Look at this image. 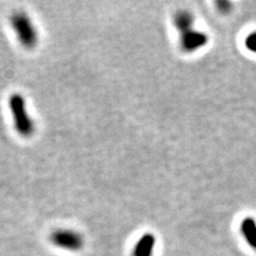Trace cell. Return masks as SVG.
Instances as JSON below:
<instances>
[{
  "label": "cell",
  "mask_w": 256,
  "mask_h": 256,
  "mask_svg": "<svg viewBox=\"0 0 256 256\" xmlns=\"http://www.w3.org/2000/svg\"><path fill=\"white\" fill-rule=\"evenodd\" d=\"M9 106L16 132L24 138H30L36 130V126L27 111L25 98L20 93H14L9 100Z\"/></svg>",
  "instance_id": "cell-1"
},
{
  "label": "cell",
  "mask_w": 256,
  "mask_h": 256,
  "mask_svg": "<svg viewBox=\"0 0 256 256\" xmlns=\"http://www.w3.org/2000/svg\"><path fill=\"white\" fill-rule=\"evenodd\" d=\"M11 24L20 43L27 50L36 48L38 34L29 16L24 12H15L11 16Z\"/></svg>",
  "instance_id": "cell-2"
},
{
  "label": "cell",
  "mask_w": 256,
  "mask_h": 256,
  "mask_svg": "<svg viewBox=\"0 0 256 256\" xmlns=\"http://www.w3.org/2000/svg\"><path fill=\"white\" fill-rule=\"evenodd\" d=\"M50 242L58 248L68 251H79L84 246V237L73 230H57L50 235Z\"/></svg>",
  "instance_id": "cell-3"
},
{
  "label": "cell",
  "mask_w": 256,
  "mask_h": 256,
  "mask_svg": "<svg viewBox=\"0 0 256 256\" xmlns=\"http://www.w3.org/2000/svg\"><path fill=\"white\" fill-rule=\"evenodd\" d=\"M207 34L203 31L191 29L180 36V48L185 52H194L208 43Z\"/></svg>",
  "instance_id": "cell-4"
},
{
  "label": "cell",
  "mask_w": 256,
  "mask_h": 256,
  "mask_svg": "<svg viewBox=\"0 0 256 256\" xmlns=\"http://www.w3.org/2000/svg\"><path fill=\"white\" fill-rule=\"evenodd\" d=\"M156 246V237L150 234H144L136 244L132 256H153V252Z\"/></svg>",
  "instance_id": "cell-5"
},
{
  "label": "cell",
  "mask_w": 256,
  "mask_h": 256,
  "mask_svg": "<svg viewBox=\"0 0 256 256\" xmlns=\"http://www.w3.org/2000/svg\"><path fill=\"white\" fill-rule=\"evenodd\" d=\"M194 15H192V13L187 10L178 11L174 16V25H175L176 29L180 32V34H185V32H187L191 29H194L192 28V26H194Z\"/></svg>",
  "instance_id": "cell-6"
},
{
  "label": "cell",
  "mask_w": 256,
  "mask_h": 256,
  "mask_svg": "<svg viewBox=\"0 0 256 256\" xmlns=\"http://www.w3.org/2000/svg\"><path fill=\"white\" fill-rule=\"evenodd\" d=\"M240 230L246 242L256 250V221L253 218H244L240 226Z\"/></svg>",
  "instance_id": "cell-7"
},
{
  "label": "cell",
  "mask_w": 256,
  "mask_h": 256,
  "mask_svg": "<svg viewBox=\"0 0 256 256\" xmlns=\"http://www.w3.org/2000/svg\"><path fill=\"white\" fill-rule=\"evenodd\" d=\"M244 45L250 52L256 54V31L251 32L244 40Z\"/></svg>",
  "instance_id": "cell-8"
},
{
  "label": "cell",
  "mask_w": 256,
  "mask_h": 256,
  "mask_svg": "<svg viewBox=\"0 0 256 256\" xmlns=\"http://www.w3.org/2000/svg\"><path fill=\"white\" fill-rule=\"evenodd\" d=\"M217 6L222 13H228L232 10V4L228 2H218Z\"/></svg>",
  "instance_id": "cell-9"
}]
</instances>
